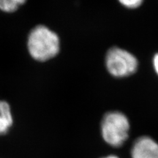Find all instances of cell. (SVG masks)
<instances>
[{
    "label": "cell",
    "instance_id": "4",
    "mask_svg": "<svg viewBox=\"0 0 158 158\" xmlns=\"http://www.w3.org/2000/svg\"><path fill=\"white\" fill-rule=\"evenodd\" d=\"M132 158H158V143L152 138L143 136L134 142Z\"/></svg>",
    "mask_w": 158,
    "mask_h": 158
},
{
    "label": "cell",
    "instance_id": "2",
    "mask_svg": "<svg viewBox=\"0 0 158 158\" xmlns=\"http://www.w3.org/2000/svg\"><path fill=\"white\" fill-rule=\"evenodd\" d=\"M129 130V120L122 112H108L102 118V136L104 141L111 147H121L127 139Z\"/></svg>",
    "mask_w": 158,
    "mask_h": 158
},
{
    "label": "cell",
    "instance_id": "8",
    "mask_svg": "<svg viewBox=\"0 0 158 158\" xmlns=\"http://www.w3.org/2000/svg\"><path fill=\"white\" fill-rule=\"evenodd\" d=\"M153 67L156 73H157L158 76V53L156 54L153 57Z\"/></svg>",
    "mask_w": 158,
    "mask_h": 158
},
{
    "label": "cell",
    "instance_id": "3",
    "mask_svg": "<svg viewBox=\"0 0 158 158\" xmlns=\"http://www.w3.org/2000/svg\"><path fill=\"white\" fill-rule=\"evenodd\" d=\"M106 65L110 75L116 78H124L135 73L138 62L136 57L129 51L114 47L106 54Z\"/></svg>",
    "mask_w": 158,
    "mask_h": 158
},
{
    "label": "cell",
    "instance_id": "7",
    "mask_svg": "<svg viewBox=\"0 0 158 158\" xmlns=\"http://www.w3.org/2000/svg\"><path fill=\"white\" fill-rule=\"evenodd\" d=\"M118 1L124 7L130 9L139 7L143 2V0H118Z\"/></svg>",
    "mask_w": 158,
    "mask_h": 158
},
{
    "label": "cell",
    "instance_id": "9",
    "mask_svg": "<svg viewBox=\"0 0 158 158\" xmlns=\"http://www.w3.org/2000/svg\"><path fill=\"white\" fill-rule=\"evenodd\" d=\"M104 158H118V157H116V156L110 155V156H108V157H104Z\"/></svg>",
    "mask_w": 158,
    "mask_h": 158
},
{
    "label": "cell",
    "instance_id": "5",
    "mask_svg": "<svg viewBox=\"0 0 158 158\" xmlns=\"http://www.w3.org/2000/svg\"><path fill=\"white\" fill-rule=\"evenodd\" d=\"M13 124V114L8 102L0 100V135L9 131Z\"/></svg>",
    "mask_w": 158,
    "mask_h": 158
},
{
    "label": "cell",
    "instance_id": "1",
    "mask_svg": "<svg viewBox=\"0 0 158 158\" xmlns=\"http://www.w3.org/2000/svg\"><path fill=\"white\" fill-rule=\"evenodd\" d=\"M27 49L35 60L48 61L59 54L60 49L59 36L44 25L37 26L28 35Z\"/></svg>",
    "mask_w": 158,
    "mask_h": 158
},
{
    "label": "cell",
    "instance_id": "6",
    "mask_svg": "<svg viewBox=\"0 0 158 158\" xmlns=\"http://www.w3.org/2000/svg\"><path fill=\"white\" fill-rule=\"evenodd\" d=\"M26 0H0V10L6 13H13L16 11Z\"/></svg>",
    "mask_w": 158,
    "mask_h": 158
}]
</instances>
